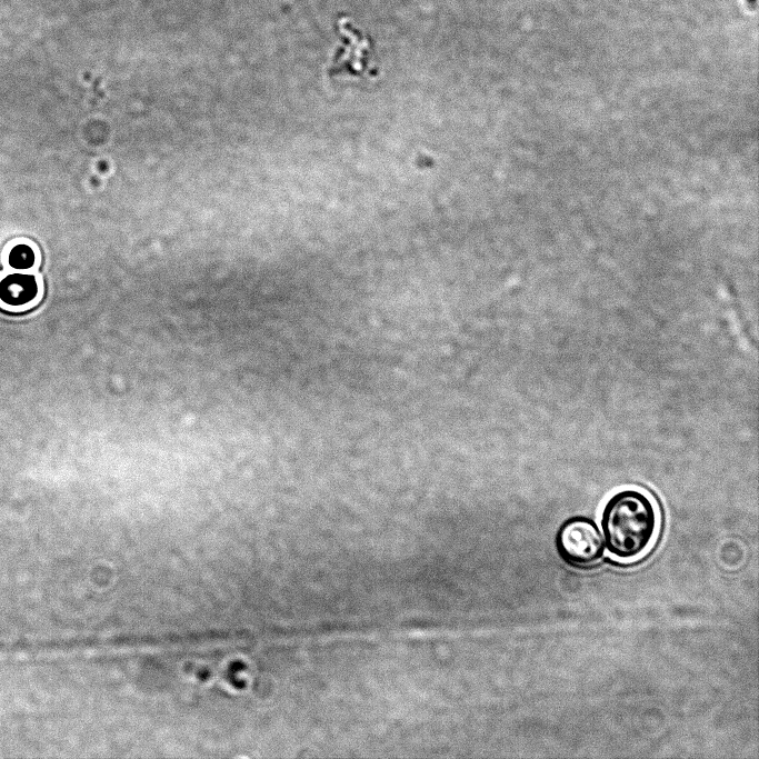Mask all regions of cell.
Listing matches in <instances>:
<instances>
[{
  "label": "cell",
  "mask_w": 759,
  "mask_h": 759,
  "mask_svg": "<svg viewBox=\"0 0 759 759\" xmlns=\"http://www.w3.org/2000/svg\"><path fill=\"white\" fill-rule=\"evenodd\" d=\"M658 511L651 498L637 489H622L605 503L600 527L605 548L621 561L641 557L658 531Z\"/></svg>",
  "instance_id": "1"
},
{
  "label": "cell",
  "mask_w": 759,
  "mask_h": 759,
  "mask_svg": "<svg viewBox=\"0 0 759 759\" xmlns=\"http://www.w3.org/2000/svg\"><path fill=\"white\" fill-rule=\"evenodd\" d=\"M555 545L559 557L573 567H589L605 552V541L597 523L585 516H573L561 522Z\"/></svg>",
  "instance_id": "2"
},
{
  "label": "cell",
  "mask_w": 759,
  "mask_h": 759,
  "mask_svg": "<svg viewBox=\"0 0 759 759\" xmlns=\"http://www.w3.org/2000/svg\"><path fill=\"white\" fill-rule=\"evenodd\" d=\"M39 293V280L33 273L11 272L0 278V303L4 307H27Z\"/></svg>",
  "instance_id": "3"
},
{
  "label": "cell",
  "mask_w": 759,
  "mask_h": 759,
  "mask_svg": "<svg viewBox=\"0 0 759 759\" xmlns=\"http://www.w3.org/2000/svg\"><path fill=\"white\" fill-rule=\"evenodd\" d=\"M38 260L36 248L24 241L13 243L7 252V263L11 269L24 271L32 269Z\"/></svg>",
  "instance_id": "4"
}]
</instances>
